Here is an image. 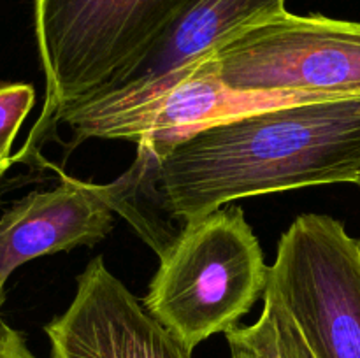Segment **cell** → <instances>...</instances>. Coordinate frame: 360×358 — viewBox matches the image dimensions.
Wrapping results in <instances>:
<instances>
[{"label":"cell","instance_id":"cell-14","mask_svg":"<svg viewBox=\"0 0 360 358\" xmlns=\"http://www.w3.org/2000/svg\"><path fill=\"white\" fill-rule=\"evenodd\" d=\"M355 185H357V186H359V190H360V175H359V179H357V181H355Z\"/></svg>","mask_w":360,"mask_h":358},{"label":"cell","instance_id":"cell-13","mask_svg":"<svg viewBox=\"0 0 360 358\" xmlns=\"http://www.w3.org/2000/svg\"><path fill=\"white\" fill-rule=\"evenodd\" d=\"M11 165H13V160H0V179H2V175L6 174Z\"/></svg>","mask_w":360,"mask_h":358},{"label":"cell","instance_id":"cell-11","mask_svg":"<svg viewBox=\"0 0 360 358\" xmlns=\"http://www.w3.org/2000/svg\"><path fill=\"white\" fill-rule=\"evenodd\" d=\"M0 358H37L28 347L20 330L0 323Z\"/></svg>","mask_w":360,"mask_h":358},{"label":"cell","instance_id":"cell-7","mask_svg":"<svg viewBox=\"0 0 360 358\" xmlns=\"http://www.w3.org/2000/svg\"><path fill=\"white\" fill-rule=\"evenodd\" d=\"M172 81L164 90L132 100H90L69 109L60 119L72 133L69 153L88 139H108L136 142L157 154L183 133L262 105L259 98L232 93L202 62L186 67Z\"/></svg>","mask_w":360,"mask_h":358},{"label":"cell","instance_id":"cell-8","mask_svg":"<svg viewBox=\"0 0 360 358\" xmlns=\"http://www.w3.org/2000/svg\"><path fill=\"white\" fill-rule=\"evenodd\" d=\"M44 332L51 358H192V351L148 312L102 256L77 276L72 302Z\"/></svg>","mask_w":360,"mask_h":358},{"label":"cell","instance_id":"cell-12","mask_svg":"<svg viewBox=\"0 0 360 358\" xmlns=\"http://www.w3.org/2000/svg\"><path fill=\"white\" fill-rule=\"evenodd\" d=\"M6 283L7 281H4L2 277H0V307H2L4 298H6ZM0 323H2V318H0Z\"/></svg>","mask_w":360,"mask_h":358},{"label":"cell","instance_id":"cell-1","mask_svg":"<svg viewBox=\"0 0 360 358\" xmlns=\"http://www.w3.org/2000/svg\"><path fill=\"white\" fill-rule=\"evenodd\" d=\"M144 199L174 220H197L234 200L360 175V97L281 100L176 137L160 153L137 147Z\"/></svg>","mask_w":360,"mask_h":358},{"label":"cell","instance_id":"cell-3","mask_svg":"<svg viewBox=\"0 0 360 358\" xmlns=\"http://www.w3.org/2000/svg\"><path fill=\"white\" fill-rule=\"evenodd\" d=\"M158 256L143 304L190 351L236 329L266 293L271 265L241 207L186 221Z\"/></svg>","mask_w":360,"mask_h":358},{"label":"cell","instance_id":"cell-2","mask_svg":"<svg viewBox=\"0 0 360 358\" xmlns=\"http://www.w3.org/2000/svg\"><path fill=\"white\" fill-rule=\"evenodd\" d=\"M193 0H34L44 104L14 161L41 160L69 109L97 97L160 42Z\"/></svg>","mask_w":360,"mask_h":358},{"label":"cell","instance_id":"cell-10","mask_svg":"<svg viewBox=\"0 0 360 358\" xmlns=\"http://www.w3.org/2000/svg\"><path fill=\"white\" fill-rule=\"evenodd\" d=\"M34 104L32 84L0 83V160H13V142Z\"/></svg>","mask_w":360,"mask_h":358},{"label":"cell","instance_id":"cell-6","mask_svg":"<svg viewBox=\"0 0 360 358\" xmlns=\"http://www.w3.org/2000/svg\"><path fill=\"white\" fill-rule=\"evenodd\" d=\"M139 174L130 167L111 185H95L62 174L51 190L32 192L0 216V277L39 256L95 246L122 214L141 234L144 218L137 204Z\"/></svg>","mask_w":360,"mask_h":358},{"label":"cell","instance_id":"cell-9","mask_svg":"<svg viewBox=\"0 0 360 358\" xmlns=\"http://www.w3.org/2000/svg\"><path fill=\"white\" fill-rule=\"evenodd\" d=\"M225 337L231 358H313L292 316L273 297H264L255 323L238 325Z\"/></svg>","mask_w":360,"mask_h":358},{"label":"cell","instance_id":"cell-4","mask_svg":"<svg viewBox=\"0 0 360 358\" xmlns=\"http://www.w3.org/2000/svg\"><path fill=\"white\" fill-rule=\"evenodd\" d=\"M199 62L241 97L359 98L360 21L285 11L243 28Z\"/></svg>","mask_w":360,"mask_h":358},{"label":"cell","instance_id":"cell-5","mask_svg":"<svg viewBox=\"0 0 360 358\" xmlns=\"http://www.w3.org/2000/svg\"><path fill=\"white\" fill-rule=\"evenodd\" d=\"M264 297L285 307L313 358H360V239L327 214H301L280 237Z\"/></svg>","mask_w":360,"mask_h":358}]
</instances>
